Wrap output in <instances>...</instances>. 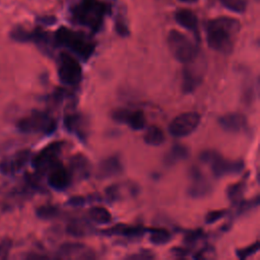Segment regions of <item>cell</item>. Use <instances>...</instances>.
<instances>
[{"label":"cell","mask_w":260,"mask_h":260,"mask_svg":"<svg viewBox=\"0 0 260 260\" xmlns=\"http://www.w3.org/2000/svg\"><path fill=\"white\" fill-rule=\"evenodd\" d=\"M66 232L73 237H85L90 233V226L84 220L72 219L67 224Z\"/></svg>","instance_id":"cell-26"},{"label":"cell","mask_w":260,"mask_h":260,"mask_svg":"<svg viewBox=\"0 0 260 260\" xmlns=\"http://www.w3.org/2000/svg\"><path fill=\"white\" fill-rule=\"evenodd\" d=\"M64 126L68 132L76 135L79 139L86 137V121L79 114H68L64 118Z\"/></svg>","instance_id":"cell-21"},{"label":"cell","mask_w":260,"mask_h":260,"mask_svg":"<svg viewBox=\"0 0 260 260\" xmlns=\"http://www.w3.org/2000/svg\"><path fill=\"white\" fill-rule=\"evenodd\" d=\"M179 1H181V2H183V3H195V2H197L198 0H179Z\"/></svg>","instance_id":"cell-39"},{"label":"cell","mask_w":260,"mask_h":260,"mask_svg":"<svg viewBox=\"0 0 260 260\" xmlns=\"http://www.w3.org/2000/svg\"><path fill=\"white\" fill-rule=\"evenodd\" d=\"M219 126L230 133H244L248 130L249 124L245 115L241 113H228L219 117Z\"/></svg>","instance_id":"cell-14"},{"label":"cell","mask_w":260,"mask_h":260,"mask_svg":"<svg viewBox=\"0 0 260 260\" xmlns=\"http://www.w3.org/2000/svg\"><path fill=\"white\" fill-rule=\"evenodd\" d=\"M245 187H246V182L243 180V181L234 183L226 188V197L233 204L237 205L242 200Z\"/></svg>","instance_id":"cell-27"},{"label":"cell","mask_w":260,"mask_h":260,"mask_svg":"<svg viewBox=\"0 0 260 260\" xmlns=\"http://www.w3.org/2000/svg\"><path fill=\"white\" fill-rule=\"evenodd\" d=\"M143 140L148 145L158 146L165 141V134L158 126L150 125L145 130Z\"/></svg>","instance_id":"cell-24"},{"label":"cell","mask_w":260,"mask_h":260,"mask_svg":"<svg viewBox=\"0 0 260 260\" xmlns=\"http://www.w3.org/2000/svg\"><path fill=\"white\" fill-rule=\"evenodd\" d=\"M17 127L24 133L44 132L51 134L56 129V121L48 114L43 112H35L17 122Z\"/></svg>","instance_id":"cell-7"},{"label":"cell","mask_w":260,"mask_h":260,"mask_svg":"<svg viewBox=\"0 0 260 260\" xmlns=\"http://www.w3.org/2000/svg\"><path fill=\"white\" fill-rule=\"evenodd\" d=\"M168 45L173 56L181 63L187 64L198 58L197 46L183 32L172 29L168 35Z\"/></svg>","instance_id":"cell-5"},{"label":"cell","mask_w":260,"mask_h":260,"mask_svg":"<svg viewBox=\"0 0 260 260\" xmlns=\"http://www.w3.org/2000/svg\"><path fill=\"white\" fill-rule=\"evenodd\" d=\"M89 218L99 224H108L112 221L111 212L104 206H93L88 210Z\"/></svg>","instance_id":"cell-25"},{"label":"cell","mask_w":260,"mask_h":260,"mask_svg":"<svg viewBox=\"0 0 260 260\" xmlns=\"http://www.w3.org/2000/svg\"><path fill=\"white\" fill-rule=\"evenodd\" d=\"M101 233L103 235H107V236L116 235V236H122L125 238L133 239V238L142 237L146 233V229L139 224L130 225V224H125V223H118L112 228L103 230Z\"/></svg>","instance_id":"cell-17"},{"label":"cell","mask_w":260,"mask_h":260,"mask_svg":"<svg viewBox=\"0 0 260 260\" xmlns=\"http://www.w3.org/2000/svg\"><path fill=\"white\" fill-rule=\"evenodd\" d=\"M30 156V151L27 149L18 151L11 157H8L0 162V170L3 173H14L25 166Z\"/></svg>","instance_id":"cell-20"},{"label":"cell","mask_w":260,"mask_h":260,"mask_svg":"<svg viewBox=\"0 0 260 260\" xmlns=\"http://www.w3.org/2000/svg\"><path fill=\"white\" fill-rule=\"evenodd\" d=\"M59 258L91 259L95 257L94 252L81 243H65L58 251Z\"/></svg>","instance_id":"cell-15"},{"label":"cell","mask_w":260,"mask_h":260,"mask_svg":"<svg viewBox=\"0 0 260 260\" xmlns=\"http://www.w3.org/2000/svg\"><path fill=\"white\" fill-rule=\"evenodd\" d=\"M11 246H12V243L8 238L1 241V243H0V259L7 258L9 251L11 249Z\"/></svg>","instance_id":"cell-34"},{"label":"cell","mask_w":260,"mask_h":260,"mask_svg":"<svg viewBox=\"0 0 260 260\" xmlns=\"http://www.w3.org/2000/svg\"><path fill=\"white\" fill-rule=\"evenodd\" d=\"M110 6L100 0H80L71 10L74 22L96 32L101 29Z\"/></svg>","instance_id":"cell-2"},{"label":"cell","mask_w":260,"mask_h":260,"mask_svg":"<svg viewBox=\"0 0 260 260\" xmlns=\"http://www.w3.org/2000/svg\"><path fill=\"white\" fill-rule=\"evenodd\" d=\"M148 233V240L153 245H165L172 240V234L170 231L164 228H149L146 229Z\"/></svg>","instance_id":"cell-23"},{"label":"cell","mask_w":260,"mask_h":260,"mask_svg":"<svg viewBox=\"0 0 260 260\" xmlns=\"http://www.w3.org/2000/svg\"><path fill=\"white\" fill-rule=\"evenodd\" d=\"M72 182V176L69 170H67L60 161L54 165L48 174V183L50 187L57 191H63L67 189Z\"/></svg>","instance_id":"cell-13"},{"label":"cell","mask_w":260,"mask_h":260,"mask_svg":"<svg viewBox=\"0 0 260 260\" xmlns=\"http://www.w3.org/2000/svg\"><path fill=\"white\" fill-rule=\"evenodd\" d=\"M67 203L71 206H81L86 203V198L83 196H73L68 200Z\"/></svg>","instance_id":"cell-37"},{"label":"cell","mask_w":260,"mask_h":260,"mask_svg":"<svg viewBox=\"0 0 260 260\" xmlns=\"http://www.w3.org/2000/svg\"><path fill=\"white\" fill-rule=\"evenodd\" d=\"M11 38L17 42H29L32 40V31L17 26L11 30Z\"/></svg>","instance_id":"cell-30"},{"label":"cell","mask_w":260,"mask_h":260,"mask_svg":"<svg viewBox=\"0 0 260 260\" xmlns=\"http://www.w3.org/2000/svg\"><path fill=\"white\" fill-rule=\"evenodd\" d=\"M64 146L63 141H55L43 148L34 158V167L39 171H49L54 165L59 162V154Z\"/></svg>","instance_id":"cell-9"},{"label":"cell","mask_w":260,"mask_h":260,"mask_svg":"<svg viewBox=\"0 0 260 260\" xmlns=\"http://www.w3.org/2000/svg\"><path fill=\"white\" fill-rule=\"evenodd\" d=\"M69 167L72 179L83 180L88 178L91 173L90 161L83 153L74 154L69 160Z\"/></svg>","instance_id":"cell-16"},{"label":"cell","mask_w":260,"mask_h":260,"mask_svg":"<svg viewBox=\"0 0 260 260\" xmlns=\"http://www.w3.org/2000/svg\"><path fill=\"white\" fill-rule=\"evenodd\" d=\"M203 237H204V232L201 229L188 231L184 236L183 243L185 244V246H192L195 243H197L199 240L203 239Z\"/></svg>","instance_id":"cell-31"},{"label":"cell","mask_w":260,"mask_h":260,"mask_svg":"<svg viewBox=\"0 0 260 260\" xmlns=\"http://www.w3.org/2000/svg\"><path fill=\"white\" fill-rule=\"evenodd\" d=\"M176 21L185 29L191 31L199 40V25L196 14L187 8L179 9L175 14Z\"/></svg>","instance_id":"cell-19"},{"label":"cell","mask_w":260,"mask_h":260,"mask_svg":"<svg viewBox=\"0 0 260 260\" xmlns=\"http://www.w3.org/2000/svg\"><path fill=\"white\" fill-rule=\"evenodd\" d=\"M189 148L184 144L176 143L174 144L169 151L166 153L164 157V162L168 167H172L184 159H186L189 156Z\"/></svg>","instance_id":"cell-22"},{"label":"cell","mask_w":260,"mask_h":260,"mask_svg":"<svg viewBox=\"0 0 260 260\" xmlns=\"http://www.w3.org/2000/svg\"><path fill=\"white\" fill-rule=\"evenodd\" d=\"M240 28V21L234 17L219 16L208 20L205 24L208 47L222 54L232 53Z\"/></svg>","instance_id":"cell-1"},{"label":"cell","mask_w":260,"mask_h":260,"mask_svg":"<svg viewBox=\"0 0 260 260\" xmlns=\"http://www.w3.org/2000/svg\"><path fill=\"white\" fill-rule=\"evenodd\" d=\"M40 21L43 23H46V24H53V23H55L56 18L53 16H47V17L40 18Z\"/></svg>","instance_id":"cell-38"},{"label":"cell","mask_w":260,"mask_h":260,"mask_svg":"<svg viewBox=\"0 0 260 260\" xmlns=\"http://www.w3.org/2000/svg\"><path fill=\"white\" fill-rule=\"evenodd\" d=\"M191 250L186 246V247H174L171 249V253L175 255L176 257H186L190 254Z\"/></svg>","instance_id":"cell-36"},{"label":"cell","mask_w":260,"mask_h":260,"mask_svg":"<svg viewBox=\"0 0 260 260\" xmlns=\"http://www.w3.org/2000/svg\"><path fill=\"white\" fill-rule=\"evenodd\" d=\"M58 77L62 83L70 86H75L82 80V67L68 52H61L59 55Z\"/></svg>","instance_id":"cell-6"},{"label":"cell","mask_w":260,"mask_h":260,"mask_svg":"<svg viewBox=\"0 0 260 260\" xmlns=\"http://www.w3.org/2000/svg\"><path fill=\"white\" fill-rule=\"evenodd\" d=\"M259 250V242H255L247 247H244L242 249H238L237 250V256L240 258V259H246L250 256H252L253 254H255L256 252H258Z\"/></svg>","instance_id":"cell-32"},{"label":"cell","mask_w":260,"mask_h":260,"mask_svg":"<svg viewBox=\"0 0 260 260\" xmlns=\"http://www.w3.org/2000/svg\"><path fill=\"white\" fill-rule=\"evenodd\" d=\"M54 41L58 46L71 50L82 60H87L95 49L94 41L86 34L61 26L55 32Z\"/></svg>","instance_id":"cell-3"},{"label":"cell","mask_w":260,"mask_h":260,"mask_svg":"<svg viewBox=\"0 0 260 260\" xmlns=\"http://www.w3.org/2000/svg\"><path fill=\"white\" fill-rule=\"evenodd\" d=\"M219 1L223 7L237 13L245 12L248 6V0H219Z\"/></svg>","instance_id":"cell-28"},{"label":"cell","mask_w":260,"mask_h":260,"mask_svg":"<svg viewBox=\"0 0 260 260\" xmlns=\"http://www.w3.org/2000/svg\"><path fill=\"white\" fill-rule=\"evenodd\" d=\"M199 158L202 162L210 167L213 176L216 178L238 175L242 173L245 168V161L242 158L228 159L213 149L202 151Z\"/></svg>","instance_id":"cell-4"},{"label":"cell","mask_w":260,"mask_h":260,"mask_svg":"<svg viewBox=\"0 0 260 260\" xmlns=\"http://www.w3.org/2000/svg\"><path fill=\"white\" fill-rule=\"evenodd\" d=\"M191 184L188 188V195L192 198L199 199L206 197L212 191L211 183L206 179L201 170L197 167H193L190 170Z\"/></svg>","instance_id":"cell-12"},{"label":"cell","mask_w":260,"mask_h":260,"mask_svg":"<svg viewBox=\"0 0 260 260\" xmlns=\"http://www.w3.org/2000/svg\"><path fill=\"white\" fill-rule=\"evenodd\" d=\"M36 212L40 218L50 219V218L56 217L60 213V209L55 205L47 204V205H42V206L38 207Z\"/></svg>","instance_id":"cell-29"},{"label":"cell","mask_w":260,"mask_h":260,"mask_svg":"<svg viewBox=\"0 0 260 260\" xmlns=\"http://www.w3.org/2000/svg\"><path fill=\"white\" fill-rule=\"evenodd\" d=\"M123 172V166L118 155H111L103 159L98 168V177L100 179H109L120 175Z\"/></svg>","instance_id":"cell-18"},{"label":"cell","mask_w":260,"mask_h":260,"mask_svg":"<svg viewBox=\"0 0 260 260\" xmlns=\"http://www.w3.org/2000/svg\"><path fill=\"white\" fill-rule=\"evenodd\" d=\"M201 116L197 112H185L175 117L169 124V132L174 137L182 138L193 133L199 126Z\"/></svg>","instance_id":"cell-8"},{"label":"cell","mask_w":260,"mask_h":260,"mask_svg":"<svg viewBox=\"0 0 260 260\" xmlns=\"http://www.w3.org/2000/svg\"><path fill=\"white\" fill-rule=\"evenodd\" d=\"M127 258L128 259H135V260H138V259H152V258H154V255L150 251L142 250L141 252L129 255Z\"/></svg>","instance_id":"cell-35"},{"label":"cell","mask_w":260,"mask_h":260,"mask_svg":"<svg viewBox=\"0 0 260 260\" xmlns=\"http://www.w3.org/2000/svg\"><path fill=\"white\" fill-rule=\"evenodd\" d=\"M228 211L225 209H220V210H212L206 213L205 215V222L207 224H211V223H215L216 221H218L219 219L223 218L226 215Z\"/></svg>","instance_id":"cell-33"},{"label":"cell","mask_w":260,"mask_h":260,"mask_svg":"<svg viewBox=\"0 0 260 260\" xmlns=\"http://www.w3.org/2000/svg\"><path fill=\"white\" fill-rule=\"evenodd\" d=\"M112 118L119 123L128 125L133 130H142L146 126V117L142 110L117 109L112 112Z\"/></svg>","instance_id":"cell-11"},{"label":"cell","mask_w":260,"mask_h":260,"mask_svg":"<svg viewBox=\"0 0 260 260\" xmlns=\"http://www.w3.org/2000/svg\"><path fill=\"white\" fill-rule=\"evenodd\" d=\"M197 59V58H196ZM195 59V60H196ZM194 60V61H195ZM194 61L185 64L182 75V90L184 93H191L201 84L204 75L202 64H194Z\"/></svg>","instance_id":"cell-10"}]
</instances>
